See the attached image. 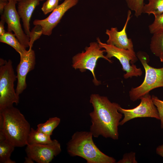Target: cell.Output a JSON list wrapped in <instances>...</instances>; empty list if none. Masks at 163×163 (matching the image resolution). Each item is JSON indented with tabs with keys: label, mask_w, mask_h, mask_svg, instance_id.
Returning <instances> with one entry per match:
<instances>
[{
	"label": "cell",
	"mask_w": 163,
	"mask_h": 163,
	"mask_svg": "<svg viewBox=\"0 0 163 163\" xmlns=\"http://www.w3.org/2000/svg\"><path fill=\"white\" fill-rule=\"evenodd\" d=\"M90 102L93 107L89 114L92 123L90 131L93 136L97 138L101 136L117 140L118 127L122 117L118 110L120 105L111 102L107 97L97 94L91 95Z\"/></svg>",
	"instance_id": "obj_1"
},
{
	"label": "cell",
	"mask_w": 163,
	"mask_h": 163,
	"mask_svg": "<svg viewBox=\"0 0 163 163\" xmlns=\"http://www.w3.org/2000/svg\"><path fill=\"white\" fill-rule=\"evenodd\" d=\"M24 116L13 106L0 111V134L15 147L27 145L31 129Z\"/></svg>",
	"instance_id": "obj_2"
},
{
	"label": "cell",
	"mask_w": 163,
	"mask_h": 163,
	"mask_svg": "<svg viewBox=\"0 0 163 163\" xmlns=\"http://www.w3.org/2000/svg\"><path fill=\"white\" fill-rule=\"evenodd\" d=\"M90 132L77 131L67 143V150L71 156L83 158L87 163H115L113 158L105 154L98 148Z\"/></svg>",
	"instance_id": "obj_3"
},
{
	"label": "cell",
	"mask_w": 163,
	"mask_h": 163,
	"mask_svg": "<svg viewBox=\"0 0 163 163\" xmlns=\"http://www.w3.org/2000/svg\"><path fill=\"white\" fill-rule=\"evenodd\" d=\"M136 55L145 69V75L142 84L132 88L129 91L130 99L133 101L140 99L154 89L163 87V67L156 68L149 65V56L145 53L139 52Z\"/></svg>",
	"instance_id": "obj_4"
},
{
	"label": "cell",
	"mask_w": 163,
	"mask_h": 163,
	"mask_svg": "<svg viewBox=\"0 0 163 163\" xmlns=\"http://www.w3.org/2000/svg\"><path fill=\"white\" fill-rule=\"evenodd\" d=\"M15 75L12 62L0 59V111L18 104L19 97L14 88Z\"/></svg>",
	"instance_id": "obj_5"
},
{
	"label": "cell",
	"mask_w": 163,
	"mask_h": 163,
	"mask_svg": "<svg viewBox=\"0 0 163 163\" xmlns=\"http://www.w3.org/2000/svg\"><path fill=\"white\" fill-rule=\"evenodd\" d=\"M97 42L90 43L89 46H86L85 51H82L74 56L72 59V67L75 69H79L81 72L89 70L92 73L93 79V82L96 85L100 84V81L97 80L94 73V69L97 62L99 58H102L110 63L112 61L107 58L104 54L105 50L101 49Z\"/></svg>",
	"instance_id": "obj_6"
},
{
	"label": "cell",
	"mask_w": 163,
	"mask_h": 163,
	"mask_svg": "<svg viewBox=\"0 0 163 163\" xmlns=\"http://www.w3.org/2000/svg\"><path fill=\"white\" fill-rule=\"evenodd\" d=\"M99 46L104 49L107 53L106 56L110 59L112 57L117 58L121 63L123 69L126 72L123 75L124 78L133 76H140L142 72L140 68H138L133 64L138 60V57L134 50H125L114 46L102 42L99 38H97Z\"/></svg>",
	"instance_id": "obj_7"
},
{
	"label": "cell",
	"mask_w": 163,
	"mask_h": 163,
	"mask_svg": "<svg viewBox=\"0 0 163 163\" xmlns=\"http://www.w3.org/2000/svg\"><path fill=\"white\" fill-rule=\"evenodd\" d=\"M141 102L136 107L131 109H125L120 106L118 111L124 115L123 119L120 122L122 126L127 122L138 117H149L160 120L158 113L152 98L148 93L141 97Z\"/></svg>",
	"instance_id": "obj_8"
},
{
	"label": "cell",
	"mask_w": 163,
	"mask_h": 163,
	"mask_svg": "<svg viewBox=\"0 0 163 163\" xmlns=\"http://www.w3.org/2000/svg\"><path fill=\"white\" fill-rule=\"evenodd\" d=\"M16 0H9L1 15L7 24L8 31L13 32L21 43L26 48L29 47L30 38L24 32L20 22V17L16 8Z\"/></svg>",
	"instance_id": "obj_9"
},
{
	"label": "cell",
	"mask_w": 163,
	"mask_h": 163,
	"mask_svg": "<svg viewBox=\"0 0 163 163\" xmlns=\"http://www.w3.org/2000/svg\"><path fill=\"white\" fill-rule=\"evenodd\" d=\"M27 156L38 163H49L61 152L60 143L56 139L48 144L27 145Z\"/></svg>",
	"instance_id": "obj_10"
},
{
	"label": "cell",
	"mask_w": 163,
	"mask_h": 163,
	"mask_svg": "<svg viewBox=\"0 0 163 163\" xmlns=\"http://www.w3.org/2000/svg\"><path fill=\"white\" fill-rule=\"evenodd\" d=\"M79 0H65L46 18L42 20L36 19L33 21L34 25L41 26L43 34L50 36L53 29L60 22L65 13L71 8L76 5Z\"/></svg>",
	"instance_id": "obj_11"
},
{
	"label": "cell",
	"mask_w": 163,
	"mask_h": 163,
	"mask_svg": "<svg viewBox=\"0 0 163 163\" xmlns=\"http://www.w3.org/2000/svg\"><path fill=\"white\" fill-rule=\"evenodd\" d=\"M20 55V61L16 68L18 81L15 89L18 96L26 88L27 75L29 72L34 69L36 64L35 54L32 48L29 49L25 53Z\"/></svg>",
	"instance_id": "obj_12"
},
{
	"label": "cell",
	"mask_w": 163,
	"mask_h": 163,
	"mask_svg": "<svg viewBox=\"0 0 163 163\" xmlns=\"http://www.w3.org/2000/svg\"><path fill=\"white\" fill-rule=\"evenodd\" d=\"M131 10H129L126 22L121 30L118 31L116 27L106 30L105 33L108 36L107 43L121 49L134 50L132 41L131 39L128 38L126 32L127 26L131 18Z\"/></svg>",
	"instance_id": "obj_13"
},
{
	"label": "cell",
	"mask_w": 163,
	"mask_h": 163,
	"mask_svg": "<svg viewBox=\"0 0 163 163\" xmlns=\"http://www.w3.org/2000/svg\"><path fill=\"white\" fill-rule=\"evenodd\" d=\"M40 1V0H21L18 2L17 11L22 19L24 32L29 37L31 18Z\"/></svg>",
	"instance_id": "obj_14"
},
{
	"label": "cell",
	"mask_w": 163,
	"mask_h": 163,
	"mask_svg": "<svg viewBox=\"0 0 163 163\" xmlns=\"http://www.w3.org/2000/svg\"><path fill=\"white\" fill-rule=\"evenodd\" d=\"M15 147L0 134V163H15L11 159L12 152Z\"/></svg>",
	"instance_id": "obj_15"
},
{
	"label": "cell",
	"mask_w": 163,
	"mask_h": 163,
	"mask_svg": "<svg viewBox=\"0 0 163 163\" xmlns=\"http://www.w3.org/2000/svg\"><path fill=\"white\" fill-rule=\"evenodd\" d=\"M0 41L12 47L20 55L24 54L27 51L12 32L8 31L2 35L0 36Z\"/></svg>",
	"instance_id": "obj_16"
},
{
	"label": "cell",
	"mask_w": 163,
	"mask_h": 163,
	"mask_svg": "<svg viewBox=\"0 0 163 163\" xmlns=\"http://www.w3.org/2000/svg\"><path fill=\"white\" fill-rule=\"evenodd\" d=\"M52 140L50 136L31 128L27 138V145L47 144Z\"/></svg>",
	"instance_id": "obj_17"
},
{
	"label": "cell",
	"mask_w": 163,
	"mask_h": 163,
	"mask_svg": "<svg viewBox=\"0 0 163 163\" xmlns=\"http://www.w3.org/2000/svg\"><path fill=\"white\" fill-rule=\"evenodd\" d=\"M150 47L152 52L155 56L159 58L163 56V32L153 34Z\"/></svg>",
	"instance_id": "obj_18"
},
{
	"label": "cell",
	"mask_w": 163,
	"mask_h": 163,
	"mask_svg": "<svg viewBox=\"0 0 163 163\" xmlns=\"http://www.w3.org/2000/svg\"><path fill=\"white\" fill-rule=\"evenodd\" d=\"M148 4H144L142 13L149 15L153 14L155 17L163 13V0H148Z\"/></svg>",
	"instance_id": "obj_19"
},
{
	"label": "cell",
	"mask_w": 163,
	"mask_h": 163,
	"mask_svg": "<svg viewBox=\"0 0 163 163\" xmlns=\"http://www.w3.org/2000/svg\"><path fill=\"white\" fill-rule=\"evenodd\" d=\"M60 122V119L57 117H51L45 122L37 125V130L47 135L51 136L54 130Z\"/></svg>",
	"instance_id": "obj_20"
},
{
	"label": "cell",
	"mask_w": 163,
	"mask_h": 163,
	"mask_svg": "<svg viewBox=\"0 0 163 163\" xmlns=\"http://www.w3.org/2000/svg\"><path fill=\"white\" fill-rule=\"evenodd\" d=\"M128 8L134 12V15L138 18L142 13L144 5V0H125Z\"/></svg>",
	"instance_id": "obj_21"
},
{
	"label": "cell",
	"mask_w": 163,
	"mask_h": 163,
	"mask_svg": "<svg viewBox=\"0 0 163 163\" xmlns=\"http://www.w3.org/2000/svg\"><path fill=\"white\" fill-rule=\"evenodd\" d=\"M150 33L153 34L163 32V13L155 17L153 22L149 25Z\"/></svg>",
	"instance_id": "obj_22"
},
{
	"label": "cell",
	"mask_w": 163,
	"mask_h": 163,
	"mask_svg": "<svg viewBox=\"0 0 163 163\" xmlns=\"http://www.w3.org/2000/svg\"><path fill=\"white\" fill-rule=\"evenodd\" d=\"M42 34L43 30L42 27L40 25H35L30 31L29 49L32 48L34 41L39 38Z\"/></svg>",
	"instance_id": "obj_23"
},
{
	"label": "cell",
	"mask_w": 163,
	"mask_h": 163,
	"mask_svg": "<svg viewBox=\"0 0 163 163\" xmlns=\"http://www.w3.org/2000/svg\"><path fill=\"white\" fill-rule=\"evenodd\" d=\"M59 0H47L43 4L41 10L45 14L53 11L58 5Z\"/></svg>",
	"instance_id": "obj_24"
},
{
	"label": "cell",
	"mask_w": 163,
	"mask_h": 163,
	"mask_svg": "<svg viewBox=\"0 0 163 163\" xmlns=\"http://www.w3.org/2000/svg\"><path fill=\"white\" fill-rule=\"evenodd\" d=\"M152 98L158 113L161 120V128L163 129V101L154 95L152 96Z\"/></svg>",
	"instance_id": "obj_25"
},
{
	"label": "cell",
	"mask_w": 163,
	"mask_h": 163,
	"mask_svg": "<svg viewBox=\"0 0 163 163\" xmlns=\"http://www.w3.org/2000/svg\"><path fill=\"white\" fill-rule=\"evenodd\" d=\"M136 153L131 152L124 154L122 158L119 160L117 163H137V161L136 159Z\"/></svg>",
	"instance_id": "obj_26"
},
{
	"label": "cell",
	"mask_w": 163,
	"mask_h": 163,
	"mask_svg": "<svg viewBox=\"0 0 163 163\" xmlns=\"http://www.w3.org/2000/svg\"><path fill=\"white\" fill-rule=\"evenodd\" d=\"M5 23V21L4 19L1 18L0 21V36L2 35L6 32L4 29V24Z\"/></svg>",
	"instance_id": "obj_27"
},
{
	"label": "cell",
	"mask_w": 163,
	"mask_h": 163,
	"mask_svg": "<svg viewBox=\"0 0 163 163\" xmlns=\"http://www.w3.org/2000/svg\"><path fill=\"white\" fill-rule=\"evenodd\" d=\"M156 153L163 157V144L158 146L156 149Z\"/></svg>",
	"instance_id": "obj_28"
},
{
	"label": "cell",
	"mask_w": 163,
	"mask_h": 163,
	"mask_svg": "<svg viewBox=\"0 0 163 163\" xmlns=\"http://www.w3.org/2000/svg\"><path fill=\"white\" fill-rule=\"evenodd\" d=\"M8 2L0 1V13L2 15L4 11L5 8L8 3Z\"/></svg>",
	"instance_id": "obj_29"
},
{
	"label": "cell",
	"mask_w": 163,
	"mask_h": 163,
	"mask_svg": "<svg viewBox=\"0 0 163 163\" xmlns=\"http://www.w3.org/2000/svg\"><path fill=\"white\" fill-rule=\"evenodd\" d=\"M34 161L30 158L27 157L25 158V160L24 162L25 163H34Z\"/></svg>",
	"instance_id": "obj_30"
},
{
	"label": "cell",
	"mask_w": 163,
	"mask_h": 163,
	"mask_svg": "<svg viewBox=\"0 0 163 163\" xmlns=\"http://www.w3.org/2000/svg\"><path fill=\"white\" fill-rule=\"evenodd\" d=\"M161 62L163 63V56L159 58Z\"/></svg>",
	"instance_id": "obj_31"
},
{
	"label": "cell",
	"mask_w": 163,
	"mask_h": 163,
	"mask_svg": "<svg viewBox=\"0 0 163 163\" xmlns=\"http://www.w3.org/2000/svg\"><path fill=\"white\" fill-rule=\"evenodd\" d=\"M9 0H0V1H3V2H8Z\"/></svg>",
	"instance_id": "obj_32"
},
{
	"label": "cell",
	"mask_w": 163,
	"mask_h": 163,
	"mask_svg": "<svg viewBox=\"0 0 163 163\" xmlns=\"http://www.w3.org/2000/svg\"><path fill=\"white\" fill-rule=\"evenodd\" d=\"M16 0L17 1V2H18L19 1L21 0ZM43 0H40V1H43Z\"/></svg>",
	"instance_id": "obj_33"
},
{
	"label": "cell",
	"mask_w": 163,
	"mask_h": 163,
	"mask_svg": "<svg viewBox=\"0 0 163 163\" xmlns=\"http://www.w3.org/2000/svg\"><path fill=\"white\" fill-rule=\"evenodd\" d=\"M59 0V1H60V0Z\"/></svg>",
	"instance_id": "obj_34"
}]
</instances>
